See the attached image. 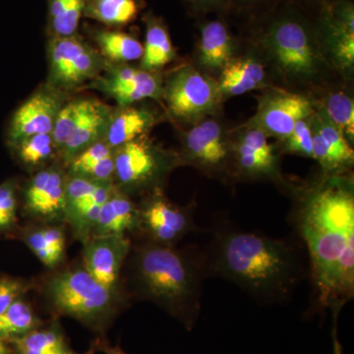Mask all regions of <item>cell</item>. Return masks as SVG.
Instances as JSON below:
<instances>
[{
  "instance_id": "obj_39",
  "label": "cell",
  "mask_w": 354,
  "mask_h": 354,
  "mask_svg": "<svg viewBox=\"0 0 354 354\" xmlns=\"http://www.w3.org/2000/svg\"><path fill=\"white\" fill-rule=\"evenodd\" d=\"M184 2L195 13L223 11L232 6V0H184Z\"/></svg>"
},
{
  "instance_id": "obj_27",
  "label": "cell",
  "mask_w": 354,
  "mask_h": 354,
  "mask_svg": "<svg viewBox=\"0 0 354 354\" xmlns=\"http://www.w3.org/2000/svg\"><path fill=\"white\" fill-rule=\"evenodd\" d=\"M64 169L67 176L113 183L114 150L102 140L78 153Z\"/></svg>"
},
{
  "instance_id": "obj_23",
  "label": "cell",
  "mask_w": 354,
  "mask_h": 354,
  "mask_svg": "<svg viewBox=\"0 0 354 354\" xmlns=\"http://www.w3.org/2000/svg\"><path fill=\"white\" fill-rule=\"evenodd\" d=\"M138 230L139 205L114 186L113 193L102 207L91 237L128 235Z\"/></svg>"
},
{
  "instance_id": "obj_24",
  "label": "cell",
  "mask_w": 354,
  "mask_h": 354,
  "mask_svg": "<svg viewBox=\"0 0 354 354\" xmlns=\"http://www.w3.org/2000/svg\"><path fill=\"white\" fill-rule=\"evenodd\" d=\"M86 32L102 58L109 64H131L141 59L143 44L120 29L87 26Z\"/></svg>"
},
{
  "instance_id": "obj_31",
  "label": "cell",
  "mask_w": 354,
  "mask_h": 354,
  "mask_svg": "<svg viewBox=\"0 0 354 354\" xmlns=\"http://www.w3.org/2000/svg\"><path fill=\"white\" fill-rule=\"evenodd\" d=\"M43 326V321L24 300L18 299L0 314V339L6 342L19 339Z\"/></svg>"
},
{
  "instance_id": "obj_25",
  "label": "cell",
  "mask_w": 354,
  "mask_h": 354,
  "mask_svg": "<svg viewBox=\"0 0 354 354\" xmlns=\"http://www.w3.org/2000/svg\"><path fill=\"white\" fill-rule=\"evenodd\" d=\"M145 43L139 66L148 71H160L176 58L169 28L162 18L153 12L144 15Z\"/></svg>"
},
{
  "instance_id": "obj_34",
  "label": "cell",
  "mask_w": 354,
  "mask_h": 354,
  "mask_svg": "<svg viewBox=\"0 0 354 354\" xmlns=\"http://www.w3.org/2000/svg\"><path fill=\"white\" fill-rule=\"evenodd\" d=\"M81 106H82V97L69 99L57 114L50 133L53 143L57 148V155L64 148L71 134L72 129L80 114Z\"/></svg>"
},
{
  "instance_id": "obj_43",
  "label": "cell",
  "mask_w": 354,
  "mask_h": 354,
  "mask_svg": "<svg viewBox=\"0 0 354 354\" xmlns=\"http://www.w3.org/2000/svg\"><path fill=\"white\" fill-rule=\"evenodd\" d=\"M333 337H334V354H344L341 344L337 341V332H335V330L333 332Z\"/></svg>"
},
{
  "instance_id": "obj_44",
  "label": "cell",
  "mask_w": 354,
  "mask_h": 354,
  "mask_svg": "<svg viewBox=\"0 0 354 354\" xmlns=\"http://www.w3.org/2000/svg\"><path fill=\"white\" fill-rule=\"evenodd\" d=\"M0 354H11V351L9 349L8 346L6 342L0 339Z\"/></svg>"
},
{
  "instance_id": "obj_28",
  "label": "cell",
  "mask_w": 354,
  "mask_h": 354,
  "mask_svg": "<svg viewBox=\"0 0 354 354\" xmlns=\"http://www.w3.org/2000/svg\"><path fill=\"white\" fill-rule=\"evenodd\" d=\"M141 9L139 0H87L84 17L106 28L120 29L134 22Z\"/></svg>"
},
{
  "instance_id": "obj_1",
  "label": "cell",
  "mask_w": 354,
  "mask_h": 354,
  "mask_svg": "<svg viewBox=\"0 0 354 354\" xmlns=\"http://www.w3.org/2000/svg\"><path fill=\"white\" fill-rule=\"evenodd\" d=\"M297 221L322 307L335 320L354 293V188L344 174H325L300 196Z\"/></svg>"
},
{
  "instance_id": "obj_30",
  "label": "cell",
  "mask_w": 354,
  "mask_h": 354,
  "mask_svg": "<svg viewBox=\"0 0 354 354\" xmlns=\"http://www.w3.org/2000/svg\"><path fill=\"white\" fill-rule=\"evenodd\" d=\"M87 0H48L46 32L48 37L78 34Z\"/></svg>"
},
{
  "instance_id": "obj_18",
  "label": "cell",
  "mask_w": 354,
  "mask_h": 354,
  "mask_svg": "<svg viewBox=\"0 0 354 354\" xmlns=\"http://www.w3.org/2000/svg\"><path fill=\"white\" fill-rule=\"evenodd\" d=\"M232 160L237 172L248 178L281 180L278 158L268 136L259 128L245 127L232 141Z\"/></svg>"
},
{
  "instance_id": "obj_3",
  "label": "cell",
  "mask_w": 354,
  "mask_h": 354,
  "mask_svg": "<svg viewBox=\"0 0 354 354\" xmlns=\"http://www.w3.org/2000/svg\"><path fill=\"white\" fill-rule=\"evenodd\" d=\"M214 251V270L262 299L288 297L299 277L295 251L279 239L228 230L216 237Z\"/></svg>"
},
{
  "instance_id": "obj_21",
  "label": "cell",
  "mask_w": 354,
  "mask_h": 354,
  "mask_svg": "<svg viewBox=\"0 0 354 354\" xmlns=\"http://www.w3.org/2000/svg\"><path fill=\"white\" fill-rule=\"evenodd\" d=\"M164 118L157 109L140 102L113 106L104 141L114 150L123 144L146 136Z\"/></svg>"
},
{
  "instance_id": "obj_9",
  "label": "cell",
  "mask_w": 354,
  "mask_h": 354,
  "mask_svg": "<svg viewBox=\"0 0 354 354\" xmlns=\"http://www.w3.org/2000/svg\"><path fill=\"white\" fill-rule=\"evenodd\" d=\"M164 76L160 71H148L130 64H109L106 69L84 90L99 91L115 102L116 106H127L153 100L162 104Z\"/></svg>"
},
{
  "instance_id": "obj_11",
  "label": "cell",
  "mask_w": 354,
  "mask_h": 354,
  "mask_svg": "<svg viewBox=\"0 0 354 354\" xmlns=\"http://www.w3.org/2000/svg\"><path fill=\"white\" fill-rule=\"evenodd\" d=\"M113 189V183H100L66 174L64 221L83 244L90 239L102 207Z\"/></svg>"
},
{
  "instance_id": "obj_19",
  "label": "cell",
  "mask_w": 354,
  "mask_h": 354,
  "mask_svg": "<svg viewBox=\"0 0 354 354\" xmlns=\"http://www.w3.org/2000/svg\"><path fill=\"white\" fill-rule=\"evenodd\" d=\"M113 106L95 97H82V106L68 140L57 155L58 162L65 165L78 153L102 141L108 130Z\"/></svg>"
},
{
  "instance_id": "obj_32",
  "label": "cell",
  "mask_w": 354,
  "mask_h": 354,
  "mask_svg": "<svg viewBox=\"0 0 354 354\" xmlns=\"http://www.w3.org/2000/svg\"><path fill=\"white\" fill-rule=\"evenodd\" d=\"M14 148L17 151L20 162L34 172L50 165L53 158L57 156L50 133L32 135L22 140Z\"/></svg>"
},
{
  "instance_id": "obj_37",
  "label": "cell",
  "mask_w": 354,
  "mask_h": 354,
  "mask_svg": "<svg viewBox=\"0 0 354 354\" xmlns=\"http://www.w3.org/2000/svg\"><path fill=\"white\" fill-rule=\"evenodd\" d=\"M17 221V195L13 181L0 185V230L12 227Z\"/></svg>"
},
{
  "instance_id": "obj_7",
  "label": "cell",
  "mask_w": 354,
  "mask_h": 354,
  "mask_svg": "<svg viewBox=\"0 0 354 354\" xmlns=\"http://www.w3.org/2000/svg\"><path fill=\"white\" fill-rule=\"evenodd\" d=\"M218 82L192 65H181L164 77L162 104L181 124H195L214 115L223 102Z\"/></svg>"
},
{
  "instance_id": "obj_8",
  "label": "cell",
  "mask_w": 354,
  "mask_h": 354,
  "mask_svg": "<svg viewBox=\"0 0 354 354\" xmlns=\"http://www.w3.org/2000/svg\"><path fill=\"white\" fill-rule=\"evenodd\" d=\"M46 85L69 95L84 90L106 69V62L81 35L48 37Z\"/></svg>"
},
{
  "instance_id": "obj_13",
  "label": "cell",
  "mask_w": 354,
  "mask_h": 354,
  "mask_svg": "<svg viewBox=\"0 0 354 354\" xmlns=\"http://www.w3.org/2000/svg\"><path fill=\"white\" fill-rule=\"evenodd\" d=\"M315 113L313 102L297 93L274 91L263 95L257 113L245 127L259 128L268 137L285 140L299 120Z\"/></svg>"
},
{
  "instance_id": "obj_5",
  "label": "cell",
  "mask_w": 354,
  "mask_h": 354,
  "mask_svg": "<svg viewBox=\"0 0 354 354\" xmlns=\"http://www.w3.org/2000/svg\"><path fill=\"white\" fill-rule=\"evenodd\" d=\"M43 291L57 315L74 319L95 334H104L124 306L120 290L102 286L83 266L53 274Z\"/></svg>"
},
{
  "instance_id": "obj_6",
  "label": "cell",
  "mask_w": 354,
  "mask_h": 354,
  "mask_svg": "<svg viewBox=\"0 0 354 354\" xmlns=\"http://www.w3.org/2000/svg\"><path fill=\"white\" fill-rule=\"evenodd\" d=\"M181 165L178 153L146 135L114 149L113 184L129 197H146L162 191L167 177Z\"/></svg>"
},
{
  "instance_id": "obj_10",
  "label": "cell",
  "mask_w": 354,
  "mask_h": 354,
  "mask_svg": "<svg viewBox=\"0 0 354 354\" xmlns=\"http://www.w3.org/2000/svg\"><path fill=\"white\" fill-rule=\"evenodd\" d=\"M183 165H190L209 174H218L232 162V140L216 120L195 123L183 134L178 153Z\"/></svg>"
},
{
  "instance_id": "obj_12",
  "label": "cell",
  "mask_w": 354,
  "mask_h": 354,
  "mask_svg": "<svg viewBox=\"0 0 354 354\" xmlns=\"http://www.w3.org/2000/svg\"><path fill=\"white\" fill-rule=\"evenodd\" d=\"M65 183L66 171L58 160L35 171L23 192L28 216L46 225L64 221Z\"/></svg>"
},
{
  "instance_id": "obj_38",
  "label": "cell",
  "mask_w": 354,
  "mask_h": 354,
  "mask_svg": "<svg viewBox=\"0 0 354 354\" xmlns=\"http://www.w3.org/2000/svg\"><path fill=\"white\" fill-rule=\"evenodd\" d=\"M30 283L22 279H0V314L29 290Z\"/></svg>"
},
{
  "instance_id": "obj_20",
  "label": "cell",
  "mask_w": 354,
  "mask_h": 354,
  "mask_svg": "<svg viewBox=\"0 0 354 354\" xmlns=\"http://www.w3.org/2000/svg\"><path fill=\"white\" fill-rule=\"evenodd\" d=\"M313 158L322 167L324 174H344L353 165L354 152L348 140L323 111L313 113Z\"/></svg>"
},
{
  "instance_id": "obj_15",
  "label": "cell",
  "mask_w": 354,
  "mask_h": 354,
  "mask_svg": "<svg viewBox=\"0 0 354 354\" xmlns=\"http://www.w3.org/2000/svg\"><path fill=\"white\" fill-rule=\"evenodd\" d=\"M140 230L149 241L174 245L194 228L189 209L167 200L162 191L144 197L139 204Z\"/></svg>"
},
{
  "instance_id": "obj_35",
  "label": "cell",
  "mask_w": 354,
  "mask_h": 354,
  "mask_svg": "<svg viewBox=\"0 0 354 354\" xmlns=\"http://www.w3.org/2000/svg\"><path fill=\"white\" fill-rule=\"evenodd\" d=\"M311 118L310 116L298 121L290 134L281 141L285 152L313 158V128Z\"/></svg>"
},
{
  "instance_id": "obj_36",
  "label": "cell",
  "mask_w": 354,
  "mask_h": 354,
  "mask_svg": "<svg viewBox=\"0 0 354 354\" xmlns=\"http://www.w3.org/2000/svg\"><path fill=\"white\" fill-rule=\"evenodd\" d=\"M25 242L30 250L36 255L44 266L50 269L57 267L64 260V255L53 250L46 239H44L41 227H36L25 234Z\"/></svg>"
},
{
  "instance_id": "obj_45",
  "label": "cell",
  "mask_w": 354,
  "mask_h": 354,
  "mask_svg": "<svg viewBox=\"0 0 354 354\" xmlns=\"http://www.w3.org/2000/svg\"><path fill=\"white\" fill-rule=\"evenodd\" d=\"M64 354H78V353H73V351H70V349H69V351H67V353H65ZM83 354H95V349L92 348L90 349V351H87V353H83Z\"/></svg>"
},
{
  "instance_id": "obj_29",
  "label": "cell",
  "mask_w": 354,
  "mask_h": 354,
  "mask_svg": "<svg viewBox=\"0 0 354 354\" xmlns=\"http://www.w3.org/2000/svg\"><path fill=\"white\" fill-rule=\"evenodd\" d=\"M9 344L15 354H64L69 351L64 330L57 322L48 327L41 326Z\"/></svg>"
},
{
  "instance_id": "obj_16",
  "label": "cell",
  "mask_w": 354,
  "mask_h": 354,
  "mask_svg": "<svg viewBox=\"0 0 354 354\" xmlns=\"http://www.w3.org/2000/svg\"><path fill=\"white\" fill-rule=\"evenodd\" d=\"M70 95L44 84L13 114L8 141L15 147L22 140L36 134L51 133L58 113Z\"/></svg>"
},
{
  "instance_id": "obj_26",
  "label": "cell",
  "mask_w": 354,
  "mask_h": 354,
  "mask_svg": "<svg viewBox=\"0 0 354 354\" xmlns=\"http://www.w3.org/2000/svg\"><path fill=\"white\" fill-rule=\"evenodd\" d=\"M267 81L264 65L253 57L234 58L221 72L218 87L223 97H234L263 88Z\"/></svg>"
},
{
  "instance_id": "obj_42",
  "label": "cell",
  "mask_w": 354,
  "mask_h": 354,
  "mask_svg": "<svg viewBox=\"0 0 354 354\" xmlns=\"http://www.w3.org/2000/svg\"><path fill=\"white\" fill-rule=\"evenodd\" d=\"M263 1H266V0H232V4L237 3L239 4V6L251 7L257 6V4H259Z\"/></svg>"
},
{
  "instance_id": "obj_22",
  "label": "cell",
  "mask_w": 354,
  "mask_h": 354,
  "mask_svg": "<svg viewBox=\"0 0 354 354\" xmlns=\"http://www.w3.org/2000/svg\"><path fill=\"white\" fill-rule=\"evenodd\" d=\"M235 50L234 37L221 20L207 21L200 27L197 46L198 64L203 72H221L232 59Z\"/></svg>"
},
{
  "instance_id": "obj_33",
  "label": "cell",
  "mask_w": 354,
  "mask_h": 354,
  "mask_svg": "<svg viewBox=\"0 0 354 354\" xmlns=\"http://www.w3.org/2000/svg\"><path fill=\"white\" fill-rule=\"evenodd\" d=\"M321 111L348 142L353 141L354 102L348 95L344 92L328 95L324 100Z\"/></svg>"
},
{
  "instance_id": "obj_2",
  "label": "cell",
  "mask_w": 354,
  "mask_h": 354,
  "mask_svg": "<svg viewBox=\"0 0 354 354\" xmlns=\"http://www.w3.org/2000/svg\"><path fill=\"white\" fill-rule=\"evenodd\" d=\"M125 266L134 295L193 329L201 307V261L174 245L149 241L131 248Z\"/></svg>"
},
{
  "instance_id": "obj_41",
  "label": "cell",
  "mask_w": 354,
  "mask_h": 354,
  "mask_svg": "<svg viewBox=\"0 0 354 354\" xmlns=\"http://www.w3.org/2000/svg\"><path fill=\"white\" fill-rule=\"evenodd\" d=\"M307 1H308L311 6L318 9V13H320L324 9L332 6L333 3L339 1V0H307Z\"/></svg>"
},
{
  "instance_id": "obj_40",
  "label": "cell",
  "mask_w": 354,
  "mask_h": 354,
  "mask_svg": "<svg viewBox=\"0 0 354 354\" xmlns=\"http://www.w3.org/2000/svg\"><path fill=\"white\" fill-rule=\"evenodd\" d=\"M92 348L95 349V351H101L104 354H128L120 346H111L109 342L102 337L95 342Z\"/></svg>"
},
{
  "instance_id": "obj_14",
  "label": "cell",
  "mask_w": 354,
  "mask_h": 354,
  "mask_svg": "<svg viewBox=\"0 0 354 354\" xmlns=\"http://www.w3.org/2000/svg\"><path fill=\"white\" fill-rule=\"evenodd\" d=\"M324 55L337 68L349 71L354 65V7L351 0H339L318 13L315 20Z\"/></svg>"
},
{
  "instance_id": "obj_4",
  "label": "cell",
  "mask_w": 354,
  "mask_h": 354,
  "mask_svg": "<svg viewBox=\"0 0 354 354\" xmlns=\"http://www.w3.org/2000/svg\"><path fill=\"white\" fill-rule=\"evenodd\" d=\"M260 44L286 80H315L327 64L315 21L297 8L279 11L261 30Z\"/></svg>"
},
{
  "instance_id": "obj_17",
  "label": "cell",
  "mask_w": 354,
  "mask_h": 354,
  "mask_svg": "<svg viewBox=\"0 0 354 354\" xmlns=\"http://www.w3.org/2000/svg\"><path fill=\"white\" fill-rule=\"evenodd\" d=\"M132 244L128 235L93 236L84 243L83 267L109 290H120V277Z\"/></svg>"
}]
</instances>
